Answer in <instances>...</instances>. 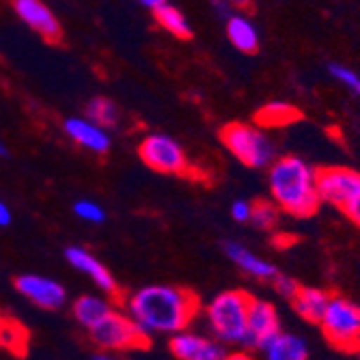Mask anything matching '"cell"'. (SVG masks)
I'll use <instances>...</instances> for the list:
<instances>
[{"label":"cell","mask_w":360,"mask_h":360,"mask_svg":"<svg viewBox=\"0 0 360 360\" xmlns=\"http://www.w3.org/2000/svg\"><path fill=\"white\" fill-rule=\"evenodd\" d=\"M127 315L149 335H175L186 330L201 311V302L196 293L177 285H149L125 302Z\"/></svg>","instance_id":"6da1fadb"},{"label":"cell","mask_w":360,"mask_h":360,"mask_svg":"<svg viewBox=\"0 0 360 360\" xmlns=\"http://www.w3.org/2000/svg\"><path fill=\"white\" fill-rule=\"evenodd\" d=\"M268 188L278 210L293 218H309L321 205L317 171L302 158H276L268 167Z\"/></svg>","instance_id":"7a4b0ae2"},{"label":"cell","mask_w":360,"mask_h":360,"mask_svg":"<svg viewBox=\"0 0 360 360\" xmlns=\"http://www.w3.org/2000/svg\"><path fill=\"white\" fill-rule=\"evenodd\" d=\"M250 298L252 296L242 289H229L214 296V300L205 307L207 323L218 341L244 345Z\"/></svg>","instance_id":"3957f363"},{"label":"cell","mask_w":360,"mask_h":360,"mask_svg":"<svg viewBox=\"0 0 360 360\" xmlns=\"http://www.w3.org/2000/svg\"><path fill=\"white\" fill-rule=\"evenodd\" d=\"M220 143L250 169H268L276 160L274 143L259 125L240 121L226 123L220 129Z\"/></svg>","instance_id":"277c9868"},{"label":"cell","mask_w":360,"mask_h":360,"mask_svg":"<svg viewBox=\"0 0 360 360\" xmlns=\"http://www.w3.org/2000/svg\"><path fill=\"white\" fill-rule=\"evenodd\" d=\"M321 333L337 349L358 352L360 349V307L345 296H333L321 319Z\"/></svg>","instance_id":"5b68a950"},{"label":"cell","mask_w":360,"mask_h":360,"mask_svg":"<svg viewBox=\"0 0 360 360\" xmlns=\"http://www.w3.org/2000/svg\"><path fill=\"white\" fill-rule=\"evenodd\" d=\"M89 335L95 345L117 352L147 349L151 343V335L145 333L127 313H121L117 309H112L102 321H97L93 328H89Z\"/></svg>","instance_id":"8992f818"},{"label":"cell","mask_w":360,"mask_h":360,"mask_svg":"<svg viewBox=\"0 0 360 360\" xmlns=\"http://www.w3.org/2000/svg\"><path fill=\"white\" fill-rule=\"evenodd\" d=\"M139 158L155 173L192 177V165L186 149L169 134H147L139 145Z\"/></svg>","instance_id":"52a82bcc"},{"label":"cell","mask_w":360,"mask_h":360,"mask_svg":"<svg viewBox=\"0 0 360 360\" xmlns=\"http://www.w3.org/2000/svg\"><path fill=\"white\" fill-rule=\"evenodd\" d=\"M317 192L321 203L343 210L360 194V173L347 167H328L317 171Z\"/></svg>","instance_id":"ba28073f"},{"label":"cell","mask_w":360,"mask_h":360,"mask_svg":"<svg viewBox=\"0 0 360 360\" xmlns=\"http://www.w3.org/2000/svg\"><path fill=\"white\" fill-rule=\"evenodd\" d=\"M11 7L15 15L30 30H35L46 44L56 46L63 41V26L44 0H11Z\"/></svg>","instance_id":"9c48e42d"},{"label":"cell","mask_w":360,"mask_h":360,"mask_svg":"<svg viewBox=\"0 0 360 360\" xmlns=\"http://www.w3.org/2000/svg\"><path fill=\"white\" fill-rule=\"evenodd\" d=\"M278 333H281V317H278L274 304H270L268 300L250 298L244 345L261 349Z\"/></svg>","instance_id":"30bf717a"},{"label":"cell","mask_w":360,"mask_h":360,"mask_svg":"<svg viewBox=\"0 0 360 360\" xmlns=\"http://www.w3.org/2000/svg\"><path fill=\"white\" fill-rule=\"evenodd\" d=\"M15 289L22 293L26 300L37 304L46 311H58L65 302H68V291L65 287L48 276L39 274H22L15 278Z\"/></svg>","instance_id":"8fae6325"},{"label":"cell","mask_w":360,"mask_h":360,"mask_svg":"<svg viewBox=\"0 0 360 360\" xmlns=\"http://www.w3.org/2000/svg\"><path fill=\"white\" fill-rule=\"evenodd\" d=\"M169 349L177 360H222L226 354L222 343L207 339L203 335L190 333L188 328L171 337Z\"/></svg>","instance_id":"7c38bea8"},{"label":"cell","mask_w":360,"mask_h":360,"mask_svg":"<svg viewBox=\"0 0 360 360\" xmlns=\"http://www.w3.org/2000/svg\"><path fill=\"white\" fill-rule=\"evenodd\" d=\"M65 259H68L78 272L86 274L104 293H108V296H119V285H117L115 276L91 250H86L82 246H70L65 250Z\"/></svg>","instance_id":"4fadbf2b"},{"label":"cell","mask_w":360,"mask_h":360,"mask_svg":"<svg viewBox=\"0 0 360 360\" xmlns=\"http://www.w3.org/2000/svg\"><path fill=\"white\" fill-rule=\"evenodd\" d=\"M65 134H68L76 145H80L82 149L104 155L110 149V134L106 132V127L97 125L95 121L86 119V117H70L63 123Z\"/></svg>","instance_id":"5bb4252c"},{"label":"cell","mask_w":360,"mask_h":360,"mask_svg":"<svg viewBox=\"0 0 360 360\" xmlns=\"http://www.w3.org/2000/svg\"><path fill=\"white\" fill-rule=\"evenodd\" d=\"M224 252H226V257L231 259L240 270H244V272L250 274L252 278H259V281H272V278L278 274V270L270 264L268 259L255 255L252 250H248L246 246H242V244H238V242H226V244H224Z\"/></svg>","instance_id":"9a60e30c"},{"label":"cell","mask_w":360,"mask_h":360,"mask_svg":"<svg viewBox=\"0 0 360 360\" xmlns=\"http://www.w3.org/2000/svg\"><path fill=\"white\" fill-rule=\"evenodd\" d=\"M224 30H226V37L231 41V46L236 50H240L242 54H255L259 50V44H261L259 30L244 11H233L229 15Z\"/></svg>","instance_id":"2e32d148"},{"label":"cell","mask_w":360,"mask_h":360,"mask_svg":"<svg viewBox=\"0 0 360 360\" xmlns=\"http://www.w3.org/2000/svg\"><path fill=\"white\" fill-rule=\"evenodd\" d=\"M261 352L266 360H309L307 341L300 335L283 330L261 347Z\"/></svg>","instance_id":"e0dca14e"},{"label":"cell","mask_w":360,"mask_h":360,"mask_svg":"<svg viewBox=\"0 0 360 360\" xmlns=\"http://www.w3.org/2000/svg\"><path fill=\"white\" fill-rule=\"evenodd\" d=\"M333 298V293H328L326 289L319 287H300L296 296L291 298V307L304 321H313L319 323L326 307H328Z\"/></svg>","instance_id":"ac0fdd59"},{"label":"cell","mask_w":360,"mask_h":360,"mask_svg":"<svg viewBox=\"0 0 360 360\" xmlns=\"http://www.w3.org/2000/svg\"><path fill=\"white\" fill-rule=\"evenodd\" d=\"M28 343L30 333L26 326L13 317H3V321H0V347L18 358H24L28 352Z\"/></svg>","instance_id":"d6986e66"},{"label":"cell","mask_w":360,"mask_h":360,"mask_svg":"<svg viewBox=\"0 0 360 360\" xmlns=\"http://www.w3.org/2000/svg\"><path fill=\"white\" fill-rule=\"evenodd\" d=\"M302 119V112L287 102H270L264 108H259L255 121L259 127H287Z\"/></svg>","instance_id":"ffe728a7"},{"label":"cell","mask_w":360,"mask_h":360,"mask_svg":"<svg viewBox=\"0 0 360 360\" xmlns=\"http://www.w3.org/2000/svg\"><path fill=\"white\" fill-rule=\"evenodd\" d=\"M110 311H112L110 300L100 298V296H80L72 307V313H74L76 321L86 330L93 328L97 321H102Z\"/></svg>","instance_id":"44dd1931"},{"label":"cell","mask_w":360,"mask_h":360,"mask_svg":"<svg viewBox=\"0 0 360 360\" xmlns=\"http://www.w3.org/2000/svg\"><path fill=\"white\" fill-rule=\"evenodd\" d=\"M153 15H155V22L165 28L169 35H173L177 39H192V26H190L188 18L171 3L153 9Z\"/></svg>","instance_id":"7402d4cb"},{"label":"cell","mask_w":360,"mask_h":360,"mask_svg":"<svg viewBox=\"0 0 360 360\" xmlns=\"http://www.w3.org/2000/svg\"><path fill=\"white\" fill-rule=\"evenodd\" d=\"M86 119L95 121L97 125L102 127H115L121 119V112H119V106L110 100V97H104V95H97L93 100H89L86 104Z\"/></svg>","instance_id":"603a6c76"},{"label":"cell","mask_w":360,"mask_h":360,"mask_svg":"<svg viewBox=\"0 0 360 360\" xmlns=\"http://www.w3.org/2000/svg\"><path fill=\"white\" fill-rule=\"evenodd\" d=\"M281 220V210L274 201H257L252 203L250 224L257 226L259 231H274Z\"/></svg>","instance_id":"cb8c5ba5"},{"label":"cell","mask_w":360,"mask_h":360,"mask_svg":"<svg viewBox=\"0 0 360 360\" xmlns=\"http://www.w3.org/2000/svg\"><path fill=\"white\" fill-rule=\"evenodd\" d=\"M74 214L84 220V222H91V224H102L106 220V212L100 203L95 201H89V199H82L74 205Z\"/></svg>","instance_id":"d4e9b609"},{"label":"cell","mask_w":360,"mask_h":360,"mask_svg":"<svg viewBox=\"0 0 360 360\" xmlns=\"http://www.w3.org/2000/svg\"><path fill=\"white\" fill-rule=\"evenodd\" d=\"M328 72H330V74H333V78H335V80H339L345 89H349L354 95H358V97H360V76H358L354 70L345 68V65H341V63H330Z\"/></svg>","instance_id":"484cf974"},{"label":"cell","mask_w":360,"mask_h":360,"mask_svg":"<svg viewBox=\"0 0 360 360\" xmlns=\"http://www.w3.org/2000/svg\"><path fill=\"white\" fill-rule=\"evenodd\" d=\"M272 281H274L276 293H278V296H283V298H287V300H291L298 293V289H300V285L296 281H293L291 276H285V274H276Z\"/></svg>","instance_id":"4316f807"},{"label":"cell","mask_w":360,"mask_h":360,"mask_svg":"<svg viewBox=\"0 0 360 360\" xmlns=\"http://www.w3.org/2000/svg\"><path fill=\"white\" fill-rule=\"evenodd\" d=\"M250 214H252V203L246 199H238L231 205V218L236 222H250Z\"/></svg>","instance_id":"83f0119b"},{"label":"cell","mask_w":360,"mask_h":360,"mask_svg":"<svg viewBox=\"0 0 360 360\" xmlns=\"http://www.w3.org/2000/svg\"><path fill=\"white\" fill-rule=\"evenodd\" d=\"M343 212H345V216H347L356 226H360V194L356 196V199H354L349 205L343 207Z\"/></svg>","instance_id":"f1b7e54d"},{"label":"cell","mask_w":360,"mask_h":360,"mask_svg":"<svg viewBox=\"0 0 360 360\" xmlns=\"http://www.w3.org/2000/svg\"><path fill=\"white\" fill-rule=\"evenodd\" d=\"M9 224H11V210L3 199H0V226H9Z\"/></svg>","instance_id":"f546056e"},{"label":"cell","mask_w":360,"mask_h":360,"mask_svg":"<svg viewBox=\"0 0 360 360\" xmlns=\"http://www.w3.org/2000/svg\"><path fill=\"white\" fill-rule=\"evenodd\" d=\"M233 11H248L252 7V0H226Z\"/></svg>","instance_id":"4dcf8cb0"},{"label":"cell","mask_w":360,"mask_h":360,"mask_svg":"<svg viewBox=\"0 0 360 360\" xmlns=\"http://www.w3.org/2000/svg\"><path fill=\"white\" fill-rule=\"evenodd\" d=\"M222 360H255V358L246 352H231V354H224Z\"/></svg>","instance_id":"1f68e13d"},{"label":"cell","mask_w":360,"mask_h":360,"mask_svg":"<svg viewBox=\"0 0 360 360\" xmlns=\"http://www.w3.org/2000/svg\"><path fill=\"white\" fill-rule=\"evenodd\" d=\"M139 3H141V5H145L147 9H151V11H153V9H158V7H162V5H167L169 0H139Z\"/></svg>","instance_id":"d6a6232c"},{"label":"cell","mask_w":360,"mask_h":360,"mask_svg":"<svg viewBox=\"0 0 360 360\" xmlns=\"http://www.w3.org/2000/svg\"><path fill=\"white\" fill-rule=\"evenodd\" d=\"M93 360H115L112 356H106V354H97V356H93Z\"/></svg>","instance_id":"836d02e7"},{"label":"cell","mask_w":360,"mask_h":360,"mask_svg":"<svg viewBox=\"0 0 360 360\" xmlns=\"http://www.w3.org/2000/svg\"><path fill=\"white\" fill-rule=\"evenodd\" d=\"M0 155H7V147L3 145V141H0Z\"/></svg>","instance_id":"e575fe53"},{"label":"cell","mask_w":360,"mask_h":360,"mask_svg":"<svg viewBox=\"0 0 360 360\" xmlns=\"http://www.w3.org/2000/svg\"><path fill=\"white\" fill-rule=\"evenodd\" d=\"M358 360H360V349H358Z\"/></svg>","instance_id":"d590c367"},{"label":"cell","mask_w":360,"mask_h":360,"mask_svg":"<svg viewBox=\"0 0 360 360\" xmlns=\"http://www.w3.org/2000/svg\"><path fill=\"white\" fill-rule=\"evenodd\" d=\"M0 321H3V315H0Z\"/></svg>","instance_id":"8d00e7d4"}]
</instances>
